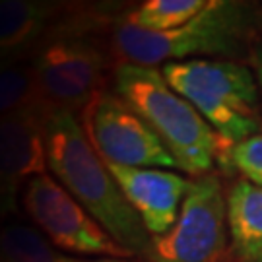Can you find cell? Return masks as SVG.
<instances>
[{"instance_id": "12", "label": "cell", "mask_w": 262, "mask_h": 262, "mask_svg": "<svg viewBox=\"0 0 262 262\" xmlns=\"http://www.w3.org/2000/svg\"><path fill=\"white\" fill-rule=\"evenodd\" d=\"M225 202L235 253L245 262H262V187L239 181Z\"/></svg>"}, {"instance_id": "16", "label": "cell", "mask_w": 262, "mask_h": 262, "mask_svg": "<svg viewBox=\"0 0 262 262\" xmlns=\"http://www.w3.org/2000/svg\"><path fill=\"white\" fill-rule=\"evenodd\" d=\"M231 163L243 173L247 181L262 187V134L251 136L231 148Z\"/></svg>"}, {"instance_id": "9", "label": "cell", "mask_w": 262, "mask_h": 262, "mask_svg": "<svg viewBox=\"0 0 262 262\" xmlns=\"http://www.w3.org/2000/svg\"><path fill=\"white\" fill-rule=\"evenodd\" d=\"M51 107H26L0 117V220L16 214L31 179L47 173L45 126Z\"/></svg>"}, {"instance_id": "1", "label": "cell", "mask_w": 262, "mask_h": 262, "mask_svg": "<svg viewBox=\"0 0 262 262\" xmlns=\"http://www.w3.org/2000/svg\"><path fill=\"white\" fill-rule=\"evenodd\" d=\"M45 142L49 173L121 247L134 256L150 258L151 235L90 144L80 119L64 109H53L47 117Z\"/></svg>"}, {"instance_id": "5", "label": "cell", "mask_w": 262, "mask_h": 262, "mask_svg": "<svg viewBox=\"0 0 262 262\" xmlns=\"http://www.w3.org/2000/svg\"><path fill=\"white\" fill-rule=\"evenodd\" d=\"M45 103L51 109L80 111L105 82L109 58L85 33L51 29L29 56Z\"/></svg>"}, {"instance_id": "15", "label": "cell", "mask_w": 262, "mask_h": 262, "mask_svg": "<svg viewBox=\"0 0 262 262\" xmlns=\"http://www.w3.org/2000/svg\"><path fill=\"white\" fill-rule=\"evenodd\" d=\"M0 254L6 262H60V254L37 227L18 222L0 227Z\"/></svg>"}, {"instance_id": "10", "label": "cell", "mask_w": 262, "mask_h": 262, "mask_svg": "<svg viewBox=\"0 0 262 262\" xmlns=\"http://www.w3.org/2000/svg\"><path fill=\"white\" fill-rule=\"evenodd\" d=\"M148 233L165 235L175 225L190 183L171 169L107 165Z\"/></svg>"}, {"instance_id": "19", "label": "cell", "mask_w": 262, "mask_h": 262, "mask_svg": "<svg viewBox=\"0 0 262 262\" xmlns=\"http://www.w3.org/2000/svg\"><path fill=\"white\" fill-rule=\"evenodd\" d=\"M0 262H6V258H4V256H2V254H0Z\"/></svg>"}, {"instance_id": "14", "label": "cell", "mask_w": 262, "mask_h": 262, "mask_svg": "<svg viewBox=\"0 0 262 262\" xmlns=\"http://www.w3.org/2000/svg\"><path fill=\"white\" fill-rule=\"evenodd\" d=\"M45 105L31 62H0V117L26 107Z\"/></svg>"}, {"instance_id": "18", "label": "cell", "mask_w": 262, "mask_h": 262, "mask_svg": "<svg viewBox=\"0 0 262 262\" xmlns=\"http://www.w3.org/2000/svg\"><path fill=\"white\" fill-rule=\"evenodd\" d=\"M254 70H256V80H258V85L262 88V49L256 51L254 55Z\"/></svg>"}, {"instance_id": "2", "label": "cell", "mask_w": 262, "mask_h": 262, "mask_svg": "<svg viewBox=\"0 0 262 262\" xmlns=\"http://www.w3.org/2000/svg\"><path fill=\"white\" fill-rule=\"evenodd\" d=\"M115 94L150 124L173 156L177 169L198 179L214 167L224 144L204 117L167 84L161 70L119 62Z\"/></svg>"}, {"instance_id": "13", "label": "cell", "mask_w": 262, "mask_h": 262, "mask_svg": "<svg viewBox=\"0 0 262 262\" xmlns=\"http://www.w3.org/2000/svg\"><path fill=\"white\" fill-rule=\"evenodd\" d=\"M206 4L208 0H148L122 19L146 31H171L198 16Z\"/></svg>"}, {"instance_id": "8", "label": "cell", "mask_w": 262, "mask_h": 262, "mask_svg": "<svg viewBox=\"0 0 262 262\" xmlns=\"http://www.w3.org/2000/svg\"><path fill=\"white\" fill-rule=\"evenodd\" d=\"M227 245V202L214 177L190 183L175 225L154 237L151 262H217Z\"/></svg>"}, {"instance_id": "4", "label": "cell", "mask_w": 262, "mask_h": 262, "mask_svg": "<svg viewBox=\"0 0 262 262\" xmlns=\"http://www.w3.org/2000/svg\"><path fill=\"white\" fill-rule=\"evenodd\" d=\"M167 84L192 105L224 146L258 134V80L251 68L231 60L196 58L163 64Z\"/></svg>"}, {"instance_id": "7", "label": "cell", "mask_w": 262, "mask_h": 262, "mask_svg": "<svg viewBox=\"0 0 262 262\" xmlns=\"http://www.w3.org/2000/svg\"><path fill=\"white\" fill-rule=\"evenodd\" d=\"M80 124L107 165L173 169L165 144L151 126L115 92H99L82 109Z\"/></svg>"}, {"instance_id": "3", "label": "cell", "mask_w": 262, "mask_h": 262, "mask_svg": "<svg viewBox=\"0 0 262 262\" xmlns=\"http://www.w3.org/2000/svg\"><path fill=\"white\" fill-rule=\"evenodd\" d=\"M251 26L253 19L247 4L208 0L198 16L171 31H146L121 19L113 28L111 45L121 62L156 68L204 56L237 55Z\"/></svg>"}, {"instance_id": "11", "label": "cell", "mask_w": 262, "mask_h": 262, "mask_svg": "<svg viewBox=\"0 0 262 262\" xmlns=\"http://www.w3.org/2000/svg\"><path fill=\"white\" fill-rule=\"evenodd\" d=\"M60 10L58 2L0 0V62H16L33 55Z\"/></svg>"}, {"instance_id": "17", "label": "cell", "mask_w": 262, "mask_h": 262, "mask_svg": "<svg viewBox=\"0 0 262 262\" xmlns=\"http://www.w3.org/2000/svg\"><path fill=\"white\" fill-rule=\"evenodd\" d=\"M60 262H144V260H136V258H80V256L60 254Z\"/></svg>"}, {"instance_id": "6", "label": "cell", "mask_w": 262, "mask_h": 262, "mask_svg": "<svg viewBox=\"0 0 262 262\" xmlns=\"http://www.w3.org/2000/svg\"><path fill=\"white\" fill-rule=\"evenodd\" d=\"M21 206L53 247L80 258H132L51 173L31 179Z\"/></svg>"}]
</instances>
